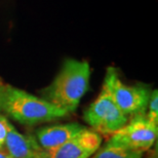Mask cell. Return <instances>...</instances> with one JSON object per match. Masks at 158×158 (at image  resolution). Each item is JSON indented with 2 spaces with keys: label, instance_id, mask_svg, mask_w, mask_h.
Instances as JSON below:
<instances>
[{
  "label": "cell",
  "instance_id": "cell-3",
  "mask_svg": "<svg viewBox=\"0 0 158 158\" xmlns=\"http://www.w3.org/2000/svg\"><path fill=\"white\" fill-rule=\"evenodd\" d=\"M83 119L101 135H112L128 121V117L119 109L105 83L96 100L85 109Z\"/></svg>",
  "mask_w": 158,
  "mask_h": 158
},
{
  "label": "cell",
  "instance_id": "cell-2",
  "mask_svg": "<svg viewBox=\"0 0 158 158\" xmlns=\"http://www.w3.org/2000/svg\"><path fill=\"white\" fill-rule=\"evenodd\" d=\"M89 78L88 62L67 59L52 83L41 90V98L71 114L77 110L86 94Z\"/></svg>",
  "mask_w": 158,
  "mask_h": 158
},
{
  "label": "cell",
  "instance_id": "cell-13",
  "mask_svg": "<svg viewBox=\"0 0 158 158\" xmlns=\"http://www.w3.org/2000/svg\"><path fill=\"white\" fill-rule=\"evenodd\" d=\"M148 158H158V156H157V150H155L154 152H152L150 154V156L148 157Z\"/></svg>",
  "mask_w": 158,
  "mask_h": 158
},
{
  "label": "cell",
  "instance_id": "cell-11",
  "mask_svg": "<svg viewBox=\"0 0 158 158\" xmlns=\"http://www.w3.org/2000/svg\"><path fill=\"white\" fill-rule=\"evenodd\" d=\"M9 120L6 118L5 116L0 114V150L4 151V145H5V140L6 135L8 132V125H9Z\"/></svg>",
  "mask_w": 158,
  "mask_h": 158
},
{
  "label": "cell",
  "instance_id": "cell-5",
  "mask_svg": "<svg viewBox=\"0 0 158 158\" xmlns=\"http://www.w3.org/2000/svg\"><path fill=\"white\" fill-rule=\"evenodd\" d=\"M158 125L153 124L145 115L131 117L127 123L111 135L105 146L142 152L149 150L155 143Z\"/></svg>",
  "mask_w": 158,
  "mask_h": 158
},
{
  "label": "cell",
  "instance_id": "cell-4",
  "mask_svg": "<svg viewBox=\"0 0 158 158\" xmlns=\"http://www.w3.org/2000/svg\"><path fill=\"white\" fill-rule=\"evenodd\" d=\"M104 83L108 86L115 103L128 118L137 115H145L149 103L151 90L147 85H126L120 80L114 67L106 71Z\"/></svg>",
  "mask_w": 158,
  "mask_h": 158
},
{
  "label": "cell",
  "instance_id": "cell-7",
  "mask_svg": "<svg viewBox=\"0 0 158 158\" xmlns=\"http://www.w3.org/2000/svg\"><path fill=\"white\" fill-rule=\"evenodd\" d=\"M4 152L11 158H48L45 151L31 135H23L9 122Z\"/></svg>",
  "mask_w": 158,
  "mask_h": 158
},
{
  "label": "cell",
  "instance_id": "cell-8",
  "mask_svg": "<svg viewBox=\"0 0 158 158\" xmlns=\"http://www.w3.org/2000/svg\"><path fill=\"white\" fill-rule=\"evenodd\" d=\"M85 128V126L75 122L44 126L37 129L35 138L44 150L50 151L62 146Z\"/></svg>",
  "mask_w": 158,
  "mask_h": 158
},
{
  "label": "cell",
  "instance_id": "cell-12",
  "mask_svg": "<svg viewBox=\"0 0 158 158\" xmlns=\"http://www.w3.org/2000/svg\"><path fill=\"white\" fill-rule=\"evenodd\" d=\"M0 158H11V157L9 156L6 152H4V151L0 150Z\"/></svg>",
  "mask_w": 158,
  "mask_h": 158
},
{
  "label": "cell",
  "instance_id": "cell-10",
  "mask_svg": "<svg viewBox=\"0 0 158 158\" xmlns=\"http://www.w3.org/2000/svg\"><path fill=\"white\" fill-rule=\"evenodd\" d=\"M148 113L145 114L146 118L153 124L158 125V91L157 89L151 90L149 103H148Z\"/></svg>",
  "mask_w": 158,
  "mask_h": 158
},
{
  "label": "cell",
  "instance_id": "cell-6",
  "mask_svg": "<svg viewBox=\"0 0 158 158\" xmlns=\"http://www.w3.org/2000/svg\"><path fill=\"white\" fill-rule=\"evenodd\" d=\"M103 137L85 128L62 146L47 151L48 158H90L100 149Z\"/></svg>",
  "mask_w": 158,
  "mask_h": 158
},
{
  "label": "cell",
  "instance_id": "cell-9",
  "mask_svg": "<svg viewBox=\"0 0 158 158\" xmlns=\"http://www.w3.org/2000/svg\"><path fill=\"white\" fill-rule=\"evenodd\" d=\"M143 153L137 151L104 146L99 149L90 158H142Z\"/></svg>",
  "mask_w": 158,
  "mask_h": 158
},
{
  "label": "cell",
  "instance_id": "cell-1",
  "mask_svg": "<svg viewBox=\"0 0 158 158\" xmlns=\"http://www.w3.org/2000/svg\"><path fill=\"white\" fill-rule=\"evenodd\" d=\"M0 114L21 124L35 125L66 118L70 114L42 98L12 86L0 78Z\"/></svg>",
  "mask_w": 158,
  "mask_h": 158
}]
</instances>
